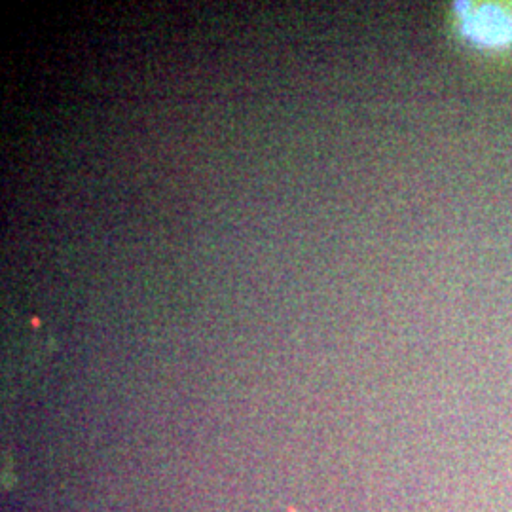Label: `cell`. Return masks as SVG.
Segmentation results:
<instances>
[{
    "mask_svg": "<svg viewBox=\"0 0 512 512\" xmlns=\"http://www.w3.org/2000/svg\"><path fill=\"white\" fill-rule=\"evenodd\" d=\"M465 33L488 46L507 44L512 40V14L494 4H465L459 8Z\"/></svg>",
    "mask_w": 512,
    "mask_h": 512,
    "instance_id": "6da1fadb",
    "label": "cell"
}]
</instances>
